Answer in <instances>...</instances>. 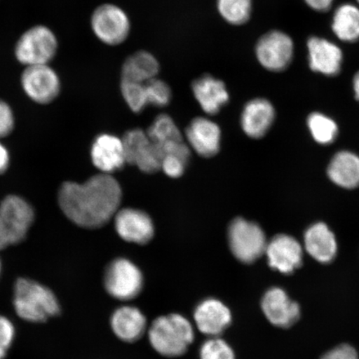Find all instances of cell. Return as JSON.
Returning a JSON list of instances; mask_svg holds the SVG:
<instances>
[{
  "instance_id": "obj_1",
  "label": "cell",
  "mask_w": 359,
  "mask_h": 359,
  "mask_svg": "<svg viewBox=\"0 0 359 359\" xmlns=\"http://www.w3.org/2000/svg\"><path fill=\"white\" fill-rule=\"evenodd\" d=\"M122 194L119 183L111 175L100 173L83 183H62L57 192V203L72 223L95 230L115 217Z\"/></svg>"
},
{
  "instance_id": "obj_2",
  "label": "cell",
  "mask_w": 359,
  "mask_h": 359,
  "mask_svg": "<svg viewBox=\"0 0 359 359\" xmlns=\"http://www.w3.org/2000/svg\"><path fill=\"white\" fill-rule=\"evenodd\" d=\"M194 336L191 323L179 313L156 318L148 330L151 347L161 355L168 358L179 357L185 353Z\"/></svg>"
},
{
  "instance_id": "obj_3",
  "label": "cell",
  "mask_w": 359,
  "mask_h": 359,
  "mask_svg": "<svg viewBox=\"0 0 359 359\" xmlns=\"http://www.w3.org/2000/svg\"><path fill=\"white\" fill-rule=\"evenodd\" d=\"M13 305L22 320L39 323L60 313V304L47 287L29 279L18 280Z\"/></svg>"
},
{
  "instance_id": "obj_4",
  "label": "cell",
  "mask_w": 359,
  "mask_h": 359,
  "mask_svg": "<svg viewBox=\"0 0 359 359\" xmlns=\"http://www.w3.org/2000/svg\"><path fill=\"white\" fill-rule=\"evenodd\" d=\"M60 48L57 35L45 25H35L26 29L17 39L13 55L25 67L47 65L56 57Z\"/></svg>"
},
{
  "instance_id": "obj_5",
  "label": "cell",
  "mask_w": 359,
  "mask_h": 359,
  "mask_svg": "<svg viewBox=\"0 0 359 359\" xmlns=\"http://www.w3.org/2000/svg\"><path fill=\"white\" fill-rule=\"evenodd\" d=\"M229 245L234 257L244 264H252L266 253V235L258 224L236 218L228 229Z\"/></svg>"
},
{
  "instance_id": "obj_6",
  "label": "cell",
  "mask_w": 359,
  "mask_h": 359,
  "mask_svg": "<svg viewBox=\"0 0 359 359\" xmlns=\"http://www.w3.org/2000/svg\"><path fill=\"white\" fill-rule=\"evenodd\" d=\"M90 27L100 42L109 46H116L127 40L131 30V22L122 8L106 3L93 11Z\"/></svg>"
},
{
  "instance_id": "obj_7",
  "label": "cell",
  "mask_w": 359,
  "mask_h": 359,
  "mask_svg": "<svg viewBox=\"0 0 359 359\" xmlns=\"http://www.w3.org/2000/svg\"><path fill=\"white\" fill-rule=\"evenodd\" d=\"M22 92L39 105L55 101L62 91V81L51 65L25 67L20 76Z\"/></svg>"
},
{
  "instance_id": "obj_8",
  "label": "cell",
  "mask_w": 359,
  "mask_h": 359,
  "mask_svg": "<svg viewBox=\"0 0 359 359\" xmlns=\"http://www.w3.org/2000/svg\"><path fill=\"white\" fill-rule=\"evenodd\" d=\"M34 219L33 205L22 196L8 195L0 202V226L11 245L25 240Z\"/></svg>"
},
{
  "instance_id": "obj_9",
  "label": "cell",
  "mask_w": 359,
  "mask_h": 359,
  "mask_svg": "<svg viewBox=\"0 0 359 359\" xmlns=\"http://www.w3.org/2000/svg\"><path fill=\"white\" fill-rule=\"evenodd\" d=\"M294 53L293 39L280 30L264 34L255 45V56L259 65L273 73L285 71L293 60Z\"/></svg>"
},
{
  "instance_id": "obj_10",
  "label": "cell",
  "mask_w": 359,
  "mask_h": 359,
  "mask_svg": "<svg viewBox=\"0 0 359 359\" xmlns=\"http://www.w3.org/2000/svg\"><path fill=\"white\" fill-rule=\"evenodd\" d=\"M104 284L112 297L129 300L140 294L143 276L136 264L129 259L119 258L114 260L107 268Z\"/></svg>"
},
{
  "instance_id": "obj_11",
  "label": "cell",
  "mask_w": 359,
  "mask_h": 359,
  "mask_svg": "<svg viewBox=\"0 0 359 359\" xmlns=\"http://www.w3.org/2000/svg\"><path fill=\"white\" fill-rule=\"evenodd\" d=\"M260 307L266 320L280 329H290L299 321L302 309L300 304L290 298L288 292L279 286L266 291Z\"/></svg>"
},
{
  "instance_id": "obj_12",
  "label": "cell",
  "mask_w": 359,
  "mask_h": 359,
  "mask_svg": "<svg viewBox=\"0 0 359 359\" xmlns=\"http://www.w3.org/2000/svg\"><path fill=\"white\" fill-rule=\"evenodd\" d=\"M122 141L126 163L137 167L145 173H155L161 170L159 147L147 133L140 129L131 130L126 133Z\"/></svg>"
},
{
  "instance_id": "obj_13",
  "label": "cell",
  "mask_w": 359,
  "mask_h": 359,
  "mask_svg": "<svg viewBox=\"0 0 359 359\" xmlns=\"http://www.w3.org/2000/svg\"><path fill=\"white\" fill-rule=\"evenodd\" d=\"M264 255L269 267L289 276L302 266L304 247L294 237L279 234L268 241Z\"/></svg>"
},
{
  "instance_id": "obj_14",
  "label": "cell",
  "mask_w": 359,
  "mask_h": 359,
  "mask_svg": "<svg viewBox=\"0 0 359 359\" xmlns=\"http://www.w3.org/2000/svg\"><path fill=\"white\" fill-rule=\"evenodd\" d=\"M309 65L316 73L334 77L342 69L344 55L338 45L312 36L307 41Z\"/></svg>"
},
{
  "instance_id": "obj_15",
  "label": "cell",
  "mask_w": 359,
  "mask_h": 359,
  "mask_svg": "<svg viewBox=\"0 0 359 359\" xmlns=\"http://www.w3.org/2000/svg\"><path fill=\"white\" fill-rule=\"evenodd\" d=\"M114 222L116 232L126 241L143 245L154 236V223L149 215L142 210H119L115 215Z\"/></svg>"
},
{
  "instance_id": "obj_16",
  "label": "cell",
  "mask_w": 359,
  "mask_h": 359,
  "mask_svg": "<svg viewBox=\"0 0 359 359\" xmlns=\"http://www.w3.org/2000/svg\"><path fill=\"white\" fill-rule=\"evenodd\" d=\"M91 160L101 173L110 174L123 168L126 163L122 139L110 134H101L91 147Z\"/></svg>"
},
{
  "instance_id": "obj_17",
  "label": "cell",
  "mask_w": 359,
  "mask_h": 359,
  "mask_svg": "<svg viewBox=\"0 0 359 359\" xmlns=\"http://www.w3.org/2000/svg\"><path fill=\"white\" fill-rule=\"evenodd\" d=\"M232 316L226 304L215 298L202 300L195 309V324L202 334L217 337L231 325Z\"/></svg>"
},
{
  "instance_id": "obj_18",
  "label": "cell",
  "mask_w": 359,
  "mask_h": 359,
  "mask_svg": "<svg viewBox=\"0 0 359 359\" xmlns=\"http://www.w3.org/2000/svg\"><path fill=\"white\" fill-rule=\"evenodd\" d=\"M304 250L317 262L327 264L338 254V242L334 232L325 223L317 222L309 226L304 235Z\"/></svg>"
},
{
  "instance_id": "obj_19",
  "label": "cell",
  "mask_w": 359,
  "mask_h": 359,
  "mask_svg": "<svg viewBox=\"0 0 359 359\" xmlns=\"http://www.w3.org/2000/svg\"><path fill=\"white\" fill-rule=\"evenodd\" d=\"M191 89L202 110L209 115L217 114L230 100L226 85L210 74L202 75L193 81Z\"/></svg>"
},
{
  "instance_id": "obj_20",
  "label": "cell",
  "mask_w": 359,
  "mask_h": 359,
  "mask_svg": "<svg viewBox=\"0 0 359 359\" xmlns=\"http://www.w3.org/2000/svg\"><path fill=\"white\" fill-rule=\"evenodd\" d=\"M187 138L197 154L212 157L218 154L221 143V130L212 120L196 118L187 129Z\"/></svg>"
},
{
  "instance_id": "obj_21",
  "label": "cell",
  "mask_w": 359,
  "mask_h": 359,
  "mask_svg": "<svg viewBox=\"0 0 359 359\" xmlns=\"http://www.w3.org/2000/svg\"><path fill=\"white\" fill-rule=\"evenodd\" d=\"M276 111L266 98H255L247 102L241 115L244 132L252 138L264 136L275 120Z\"/></svg>"
},
{
  "instance_id": "obj_22",
  "label": "cell",
  "mask_w": 359,
  "mask_h": 359,
  "mask_svg": "<svg viewBox=\"0 0 359 359\" xmlns=\"http://www.w3.org/2000/svg\"><path fill=\"white\" fill-rule=\"evenodd\" d=\"M111 326L118 339L125 342H134L144 334L147 320L140 309L133 306H123L112 313Z\"/></svg>"
},
{
  "instance_id": "obj_23",
  "label": "cell",
  "mask_w": 359,
  "mask_h": 359,
  "mask_svg": "<svg viewBox=\"0 0 359 359\" xmlns=\"http://www.w3.org/2000/svg\"><path fill=\"white\" fill-rule=\"evenodd\" d=\"M327 172L337 186L354 189L359 187V156L352 151H339L332 158Z\"/></svg>"
},
{
  "instance_id": "obj_24",
  "label": "cell",
  "mask_w": 359,
  "mask_h": 359,
  "mask_svg": "<svg viewBox=\"0 0 359 359\" xmlns=\"http://www.w3.org/2000/svg\"><path fill=\"white\" fill-rule=\"evenodd\" d=\"M160 65L151 53L140 50L134 53L125 60L122 67V80L147 83L156 78Z\"/></svg>"
},
{
  "instance_id": "obj_25",
  "label": "cell",
  "mask_w": 359,
  "mask_h": 359,
  "mask_svg": "<svg viewBox=\"0 0 359 359\" xmlns=\"http://www.w3.org/2000/svg\"><path fill=\"white\" fill-rule=\"evenodd\" d=\"M332 30L341 41L354 43L359 40V7L344 4L337 8L332 21Z\"/></svg>"
},
{
  "instance_id": "obj_26",
  "label": "cell",
  "mask_w": 359,
  "mask_h": 359,
  "mask_svg": "<svg viewBox=\"0 0 359 359\" xmlns=\"http://www.w3.org/2000/svg\"><path fill=\"white\" fill-rule=\"evenodd\" d=\"M219 15L228 24L240 26L246 24L252 15V0H217Z\"/></svg>"
},
{
  "instance_id": "obj_27",
  "label": "cell",
  "mask_w": 359,
  "mask_h": 359,
  "mask_svg": "<svg viewBox=\"0 0 359 359\" xmlns=\"http://www.w3.org/2000/svg\"><path fill=\"white\" fill-rule=\"evenodd\" d=\"M307 124L313 138L320 144H331L338 136V125L321 112H313L309 115Z\"/></svg>"
},
{
  "instance_id": "obj_28",
  "label": "cell",
  "mask_w": 359,
  "mask_h": 359,
  "mask_svg": "<svg viewBox=\"0 0 359 359\" xmlns=\"http://www.w3.org/2000/svg\"><path fill=\"white\" fill-rule=\"evenodd\" d=\"M148 137L156 144H164L170 142L182 141L181 132L172 118L161 114L157 116L147 132Z\"/></svg>"
},
{
  "instance_id": "obj_29",
  "label": "cell",
  "mask_w": 359,
  "mask_h": 359,
  "mask_svg": "<svg viewBox=\"0 0 359 359\" xmlns=\"http://www.w3.org/2000/svg\"><path fill=\"white\" fill-rule=\"evenodd\" d=\"M121 92L125 102L134 112H140L148 105L146 83L121 80Z\"/></svg>"
},
{
  "instance_id": "obj_30",
  "label": "cell",
  "mask_w": 359,
  "mask_h": 359,
  "mask_svg": "<svg viewBox=\"0 0 359 359\" xmlns=\"http://www.w3.org/2000/svg\"><path fill=\"white\" fill-rule=\"evenodd\" d=\"M201 359H236L234 350L226 341L213 337L206 340L200 349Z\"/></svg>"
},
{
  "instance_id": "obj_31",
  "label": "cell",
  "mask_w": 359,
  "mask_h": 359,
  "mask_svg": "<svg viewBox=\"0 0 359 359\" xmlns=\"http://www.w3.org/2000/svg\"><path fill=\"white\" fill-rule=\"evenodd\" d=\"M148 105L163 107L172 100V90L163 80L154 79L146 83Z\"/></svg>"
},
{
  "instance_id": "obj_32",
  "label": "cell",
  "mask_w": 359,
  "mask_h": 359,
  "mask_svg": "<svg viewBox=\"0 0 359 359\" xmlns=\"http://www.w3.org/2000/svg\"><path fill=\"white\" fill-rule=\"evenodd\" d=\"M15 127V112L6 101L0 98V139L10 136Z\"/></svg>"
},
{
  "instance_id": "obj_33",
  "label": "cell",
  "mask_w": 359,
  "mask_h": 359,
  "mask_svg": "<svg viewBox=\"0 0 359 359\" xmlns=\"http://www.w3.org/2000/svg\"><path fill=\"white\" fill-rule=\"evenodd\" d=\"M15 326L6 317L0 316V359L6 356L15 339Z\"/></svg>"
},
{
  "instance_id": "obj_34",
  "label": "cell",
  "mask_w": 359,
  "mask_h": 359,
  "mask_svg": "<svg viewBox=\"0 0 359 359\" xmlns=\"http://www.w3.org/2000/svg\"><path fill=\"white\" fill-rule=\"evenodd\" d=\"M320 359H359V354L353 345L344 343L327 350Z\"/></svg>"
},
{
  "instance_id": "obj_35",
  "label": "cell",
  "mask_w": 359,
  "mask_h": 359,
  "mask_svg": "<svg viewBox=\"0 0 359 359\" xmlns=\"http://www.w3.org/2000/svg\"><path fill=\"white\" fill-rule=\"evenodd\" d=\"M187 165L185 161L180 159L179 157L168 155L164 156L161 160V170H163L168 177L177 178L184 173Z\"/></svg>"
},
{
  "instance_id": "obj_36",
  "label": "cell",
  "mask_w": 359,
  "mask_h": 359,
  "mask_svg": "<svg viewBox=\"0 0 359 359\" xmlns=\"http://www.w3.org/2000/svg\"><path fill=\"white\" fill-rule=\"evenodd\" d=\"M307 6L317 12L329 11L334 3V0H304Z\"/></svg>"
},
{
  "instance_id": "obj_37",
  "label": "cell",
  "mask_w": 359,
  "mask_h": 359,
  "mask_svg": "<svg viewBox=\"0 0 359 359\" xmlns=\"http://www.w3.org/2000/svg\"><path fill=\"white\" fill-rule=\"evenodd\" d=\"M11 154L8 148L0 142V176L6 173L10 168Z\"/></svg>"
},
{
  "instance_id": "obj_38",
  "label": "cell",
  "mask_w": 359,
  "mask_h": 359,
  "mask_svg": "<svg viewBox=\"0 0 359 359\" xmlns=\"http://www.w3.org/2000/svg\"><path fill=\"white\" fill-rule=\"evenodd\" d=\"M11 246L10 241L4 233L3 228L0 226V250L6 249L7 247Z\"/></svg>"
},
{
  "instance_id": "obj_39",
  "label": "cell",
  "mask_w": 359,
  "mask_h": 359,
  "mask_svg": "<svg viewBox=\"0 0 359 359\" xmlns=\"http://www.w3.org/2000/svg\"><path fill=\"white\" fill-rule=\"evenodd\" d=\"M353 91L354 94H355L356 100L359 101V71L354 75L353 81Z\"/></svg>"
},
{
  "instance_id": "obj_40",
  "label": "cell",
  "mask_w": 359,
  "mask_h": 359,
  "mask_svg": "<svg viewBox=\"0 0 359 359\" xmlns=\"http://www.w3.org/2000/svg\"><path fill=\"white\" fill-rule=\"evenodd\" d=\"M1 271H2V263H1V259H0V275H1Z\"/></svg>"
},
{
  "instance_id": "obj_41",
  "label": "cell",
  "mask_w": 359,
  "mask_h": 359,
  "mask_svg": "<svg viewBox=\"0 0 359 359\" xmlns=\"http://www.w3.org/2000/svg\"><path fill=\"white\" fill-rule=\"evenodd\" d=\"M357 3L358 4V6H359V0H356Z\"/></svg>"
}]
</instances>
